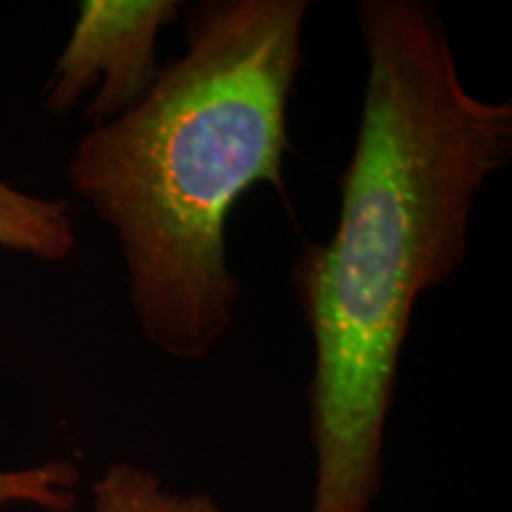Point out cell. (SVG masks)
I'll use <instances>...</instances> for the list:
<instances>
[{
	"label": "cell",
	"mask_w": 512,
	"mask_h": 512,
	"mask_svg": "<svg viewBox=\"0 0 512 512\" xmlns=\"http://www.w3.org/2000/svg\"><path fill=\"white\" fill-rule=\"evenodd\" d=\"M0 247L41 261L69 259L76 247L69 202L29 195L0 181ZM76 486L79 470L69 460L0 470V510L34 505L46 512H69L76 505Z\"/></svg>",
	"instance_id": "4"
},
{
	"label": "cell",
	"mask_w": 512,
	"mask_h": 512,
	"mask_svg": "<svg viewBox=\"0 0 512 512\" xmlns=\"http://www.w3.org/2000/svg\"><path fill=\"white\" fill-rule=\"evenodd\" d=\"M358 29L368 72L339 219L292 266L313 339L311 512H373L415 304L465 264L477 195L512 159L510 100L465 86L430 5L366 0Z\"/></svg>",
	"instance_id": "1"
},
{
	"label": "cell",
	"mask_w": 512,
	"mask_h": 512,
	"mask_svg": "<svg viewBox=\"0 0 512 512\" xmlns=\"http://www.w3.org/2000/svg\"><path fill=\"white\" fill-rule=\"evenodd\" d=\"M95 512H223L209 494H176L155 472L133 463H112L93 484Z\"/></svg>",
	"instance_id": "5"
},
{
	"label": "cell",
	"mask_w": 512,
	"mask_h": 512,
	"mask_svg": "<svg viewBox=\"0 0 512 512\" xmlns=\"http://www.w3.org/2000/svg\"><path fill=\"white\" fill-rule=\"evenodd\" d=\"M309 10V0L192 5L185 53L69 159L72 190L117 235L138 330L174 361L209 358L233 325L242 287L228 266L230 209L254 185L285 192Z\"/></svg>",
	"instance_id": "2"
},
{
	"label": "cell",
	"mask_w": 512,
	"mask_h": 512,
	"mask_svg": "<svg viewBox=\"0 0 512 512\" xmlns=\"http://www.w3.org/2000/svg\"><path fill=\"white\" fill-rule=\"evenodd\" d=\"M181 15L178 0H86L48 81L46 110L72 112L88 91L91 126L126 114L155 86L159 34Z\"/></svg>",
	"instance_id": "3"
}]
</instances>
